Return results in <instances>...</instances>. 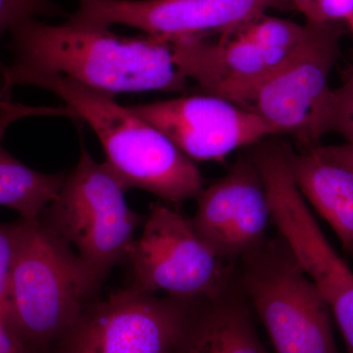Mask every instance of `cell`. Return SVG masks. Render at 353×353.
I'll return each mask as SVG.
<instances>
[{"label": "cell", "mask_w": 353, "mask_h": 353, "mask_svg": "<svg viewBox=\"0 0 353 353\" xmlns=\"http://www.w3.org/2000/svg\"><path fill=\"white\" fill-rule=\"evenodd\" d=\"M317 1L318 0H290V6L294 7L296 10L303 14L305 17H307L313 6Z\"/></svg>", "instance_id": "603a6c76"}, {"label": "cell", "mask_w": 353, "mask_h": 353, "mask_svg": "<svg viewBox=\"0 0 353 353\" xmlns=\"http://www.w3.org/2000/svg\"><path fill=\"white\" fill-rule=\"evenodd\" d=\"M352 16L353 0H318L306 17V21L345 23Z\"/></svg>", "instance_id": "ffe728a7"}, {"label": "cell", "mask_w": 353, "mask_h": 353, "mask_svg": "<svg viewBox=\"0 0 353 353\" xmlns=\"http://www.w3.org/2000/svg\"><path fill=\"white\" fill-rule=\"evenodd\" d=\"M202 303L128 285L83 309L65 353H176Z\"/></svg>", "instance_id": "9c48e42d"}, {"label": "cell", "mask_w": 353, "mask_h": 353, "mask_svg": "<svg viewBox=\"0 0 353 353\" xmlns=\"http://www.w3.org/2000/svg\"><path fill=\"white\" fill-rule=\"evenodd\" d=\"M314 150L323 157L353 170V145L352 143H345L338 145H316Z\"/></svg>", "instance_id": "44dd1931"}, {"label": "cell", "mask_w": 353, "mask_h": 353, "mask_svg": "<svg viewBox=\"0 0 353 353\" xmlns=\"http://www.w3.org/2000/svg\"><path fill=\"white\" fill-rule=\"evenodd\" d=\"M0 353H28L22 341L0 318Z\"/></svg>", "instance_id": "7402d4cb"}, {"label": "cell", "mask_w": 353, "mask_h": 353, "mask_svg": "<svg viewBox=\"0 0 353 353\" xmlns=\"http://www.w3.org/2000/svg\"><path fill=\"white\" fill-rule=\"evenodd\" d=\"M301 44L256 85L240 106L275 131L289 134L306 150L325 136L332 70L341 55L343 22L306 21Z\"/></svg>", "instance_id": "8992f818"}, {"label": "cell", "mask_w": 353, "mask_h": 353, "mask_svg": "<svg viewBox=\"0 0 353 353\" xmlns=\"http://www.w3.org/2000/svg\"><path fill=\"white\" fill-rule=\"evenodd\" d=\"M127 262L132 287L188 301H209L230 288L231 268L199 236L192 218L159 201L150 206Z\"/></svg>", "instance_id": "ba28073f"}, {"label": "cell", "mask_w": 353, "mask_h": 353, "mask_svg": "<svg viewBox=\"0 0 353 353\" xmlns=\"http://www.w3.org/2000/svg\"><path fill=\"white\" fill-rule=\"evenodd\" d=\"M243 261L241 287L277 353H339L331 309L281 236Z\"/></svg>", "instance_id": "5b68a950"}, {"label": "cell", "mask_w": 353, "mask_h": 353, "mask_svg": "<svg viewBox=\"0 0 353 353\" xmlns=\"http://www.w3.org/2000/svg\"><path fill=\"white\" fill-rule=\"evenodd\" d=\"M73 19L111 27L126 25L173 41L233 34L290 0H77Z\"/></svg>", "instance_id": "30bf717a"}, {"label": "cell", "mask_w": 353, "mask_h": 353, "mask_svg": "<svg viewBox=\"0 0 353 353\" xmlns=\"http://www.w3.org/2000/svg\"><path fill=\"white\" fill-rule=\"evenodd\" d=\"M25 85L57 94L69 114L92 128L105 152L104 164L126 192L145 190L176 208L197 199L204 189L194 160L131 108L118 103L114 95L57 74H32L16 83Z\"/></svg>", "instance_id": "7a4b0ae2"}, {"label": "cell", "mask_w": 353, "mask_h": 353, "mask_svg": "<svg viewBox=\"0 0 353 353\" xmlns=\"http://www.w3.org/2000/svg\"><path fill=\"white\" fill-rule=\"evenodd\" d=\"M66 16L54 0H0V41L23 21ZM2 64L0 61V66Z\"/></svg>", "instance_id": "ac0fdd59"}, {"label": "cell", "mask_w": 353, "mask_h": 353, "mask_svg": "<svg viewBox=\"0 0 353 353\" xmlns=\"http://www.w3.org/2000/svg\"><path fill=\"white\" fill-rule=\"evenodd\" d=\"M194 161L221 162L276 132L256 114L216 95H190L131 108Z\"/></svg>", "instance_id": "8fae6325"}, {"label": "cell", "mask_w": 353, "mask_h": 353, "mask_svg": "<svg viewBox=\"0 0 353 353\" xmlns=\"http://www.w3.org/2000/svg\"><path fill=\"white\" fill-rule=\"evenodd\" d=\"M230 290L199 305L176 353H268L243 299Z\"/></svg>", "instance_id": "9a60e30c"}, {"label": "cell", "mask_w": 353, "mask_h": 353, "mask_svg": "<svg viewBox=\"0 0 353 353\" xmlns=\"http://www.w3.org/2000/svg\"><path fill=\"white\" fill-rule=\"evenodd\" d=\"M0 138V206L13 209L24 220L39 219L57 197L64 174L34 170L7 152Z\"/></svg>", "instance_id": "2e32d148"}, {"label": "cell", "mask_w": 353, "mask_h": 353, "mask_svg": "<svg viewBox=\"0 0 353 353\" xmlns=\"http://www.w3.org/2000/svg\"><path fill=\"white\" fill-rule=\"evenodd\" d=\"M170 43L174 61L185 78L205 94L238 105L290 55L267 48L241 29L215 41L192 38Z\"/></svg>", "instance_id": "4fadbf2b"}, {"label": "cell", "mask_w": 353, "mask_h": 353, "mask_svg": "<svg viewBox=\"0 0 353 353\" xmlns=\"http://www.w3.org/2000/svg\"><path fill=\"white\" fill-rule=\"evenodd\" d=\"M22 229V220L0 223V318L8 324V299L11 277Z\"/></svg>", "instance_id": "d6986e66"}, {"label": "cell", "mask_w": 353, "mask_h": 353, "mask_svg": "<svg viewBox=\"0 0 353 353\" xmlns=\"http://www.w3.org/2000/svg\"><path fill=\"white\" fill-rule=\"evenodd\" d=\"M290 146L260 145L252 154L271 209L272 222L324 297L353 353V272L327 240L289 166Z\"/></svg>", "instance_id": "52a82bcc"}, {"label": "cell", "mask_w": 353, "mask_h": 353, "mask_svg": "<svg viewBox=\"0 0 353 353\" xmlns=\"http://www.w3.org/2000/svg\"><path fill=\"white\" fill-rule=\"evenodd\" d=\"M9 34L13 60L0 66V99L32 74H57L111 95L182 92L187 85L170 41L157 37L119 36L69 15L58 25L25 20Z\"/></svg>", "instance_id": "6da1fadb"}, {"label": "cell", "mask_w": 353, "mask_h": 353, "mask_svg": "<svg viewBox=\"0 0 353 353\" xmlns=\"http://www.w3.org/2000/svg\"><path fill=\"white\" fill-rule=\"evenodd\" d=\"M345 23H347V27L350 28V31H352L353 34V16L350 17V19L345 21Z\"/></svg>", "instance_id": "cb8c5ba5"}, {"label": "cell", "mask_w": 353, "mask_h": 353, "mask_svg": "<svg viewBox=\"0 0 353 353\" xmlns=\"http://www.w3.org/2000/svg\"><path fill=\"white\" fill-rule=\"evenodd\" d=\"M289 166L304 199L353 255V170L323 157L314 148L299 153L290 148Z\"/></svg>", "instance_id": "5bb4252c"}, {"label": "cell", "mask_w": 353, "mask_h": 353, "mask_svg": "<svg viewBox=\"0 0 353 353\" xmlns=\"http://www.w3.org/2000/svg\"><path fill=\"white\" fill-rule=\"evenodd\" d=\"M22 220L11 277L8 325L28 353L64 336L102 285L41 219Z\"/></svg>", "instance_id": "3957f363"}, {"label": "cell", "mask_w": 353, "mask_h": 353, "mask_svg": "<svg viewBox=\"0 0 353 353\" xmlns=\"http://www.w3.org/2000/svg\"><path fill=\"white\" fill-rule=\"evenodd\" d=\"M324 132L339 134L353 145V61L341 71V85L330 92Z\"/></svg>", "instance_id": "e0dca14e"}, {"label": "cell", "mask_w": 353, "mask_h": 353, "mask_svg": "<svg viewBox=\"0 0 353 353\" xmlns=\"http://www.w3.org/2000/svg\"><path fill=\"white\" fill-rule=\"evenodd\" d=\"M125 192L106 165L82 145L75 168L39 217L101 284L114 267L127 262L145 221L130 208Z\"/></svg>", "instance_id": "277c9868"}, {"label": "cell", "mask_w": 353, "mask_h": 353, "mask_svg": "<svg viewBox=\"0 0 353 353\" xmlns=\"http://www.w3.org/2000/svg\"><path fill=\"white\" fill-rule=\"evenodd\" d=\"M192 224L221 259H243L266 241L272 222L263 181L252 157H241L226 175L204 188Z\"/></svg>", "instance_id": "7c38bea8"}]
</instances>
